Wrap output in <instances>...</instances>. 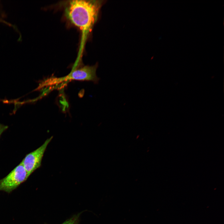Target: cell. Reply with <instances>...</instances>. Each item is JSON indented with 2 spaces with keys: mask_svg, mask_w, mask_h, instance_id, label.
I'll list each match as a JSON object with an SVG mask.
<instances>
[{
  "mask_svg": "<svg viewBox=\"0 0 224 224\" xmlns=\"http://www.w3.org/2000/svg\"><path fill=\"white\" fill-rule=\"evenodd\" d=\"M101 3L97 0L71 1L67 10V16L74 25L87 33L97 20Z\"/></svg>",
  "mask_w": 224,
  "mask_h": 224,
  "instance_id": "cell-1",
  "label": "cell"
},
{
  "mask_svg": "<svg viewBox=\"0 0 224 224\" xmlns=\"http://www.w3.org/2000/svg\"><path fill=\"white\" fill-rule=\"evenodd\" d=\"M81 213L74 215L61 224H78Z\"/></svg>",
  "mask_w": 224,
  "mask_h": 224,
  "instance_id": "cell-5",
  "label": "cell"
},
{
  "mask_svg": "<svg viewBox=\"0 0 224 224\" xmlns=\"http://www.w3.org/2000/svg\"><path fill=\"white\" fill-rule=\"evenodd\" d=\"M97 67V64L93 66H84L72 71L64 77L49 80L46 85L54 84L71 80L91 81L97 84L100 80L96 74Z\"/></svg>",
  "mask_w": 224,
  "mask_h": 224,
  "instance_id": "cell-2",
  "label": "cell"
},
{
  "mask_svg": "<svg viewBox=\"0 0 224 224\" xmlns=\"http://www.w3.org/2000/svg\"><path fill=\"white\" fill-rule=\"evenodd\" d=\"M53 137L47 139L40 147L27 154L21 161L27 173L28 178L41 165L44 153Z\"/></svg>",
  "mask_w": 224,
  "mask_h": 224,
  "instance_id": "cell-4",
  "label": "cell"
},
{
  "mask_svg": "<svg viewBox=\"0 0 224 224\" xmlns=\"http://www.w3.org/2000/svg\"><path fill=\"white\" fill-rule=\"evenodd\" d=\"M8 128L7 125H5L0 124V136Z\"/></svg>",
  "mask_w": 224,
  "mask_h": 224,
  "instance_id": "cell-6",
  "label": "cell"
},
{
  "mask_svg": "<svg viewBox=\"0 0 224 224\" xmlns=\"http://www.w3.org/2000/svg\"><path fill=\"white\" fill-rule=\"evenodd\" d=\"M27 172L22 162L0 180V190L11 192L27 179Z\"/></svg>",
  "mask_w": 224,
  "mask_h": 224,
  "instance_id": "cell-3",
  "label": "cell"
}]
</instances>
